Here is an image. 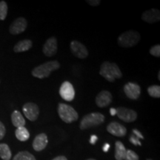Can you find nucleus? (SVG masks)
<instances>
[{"instance_id":"nucleus-14","label":"nucleus","mask_w":160,"mask_h":160,"mask_svg":"<svg viewBox=\"0 0 160 160\" xmlns=\"http://www.w3.org/2000/svg\"><path fill=\"white\" fill-rule=\"evenodd\" d=\"M111 93L108 91H102L96 97V104L99 108L108 107L112 102Z\"/></svg>"},{"instance_id":"nucleus-7","label":"nucleus","mask_w":160,"mask_h":160,"mask_svg":"<svg viewBox=\"0 0 160 160\" xmlns=\"http://www.w3.org/2000/svg\"><path fill=\"white\" fill-rule=\"evenodd\" d=\"M24 115L30 121L34 122L38 119L39 115V108L37 104L33 102L25 103L22 107Z\"/></svg>"},{"instance_id":"nucleus-24","label":"nucleus","mask_w":160,"mask_h":160,"mask_svg":"<svg viewBox=\"0 0 160 160\" xmlns=\"http://www.w3.org/2000/svg\"><path fill=\"white\" fill-rule=\"evenodd\" d=\"M8 8L6 2H0V20L4 21L6 19L8 15Z\"/></svg>"},{"instance_id":"nucleus-11","label":"nucleus","mask_w":160,"mask_h":160,"mask_svg":"<svg viewBox=\"0 0 160 160\" xmlns=\"http://www.w3.org/2000/svg\"><path fill=\"white\" fill-rule=\"evenodd\" d=\"M28 22L25 18L19 17L12 22L10 26L9 31L11 34L17 35L19 33H23L27 28Z\"/></svg>"},{"instance_id":"nucleus-8","label":"nucleus","mask_w":160,"mask_h":160,"mask_svg":"<svg viewBox=\"0 0 160 160\" xmlns=\"http://www.w3.org/2000/svg\"><path fill=\"white\" fill-rule=\"evenodd\" d=\"M59 94L65 101H73L75 97V90L72 84L68 81L64 82L59 88Z\"/></svg>"},{"instance_id":"nucleus-28","label":"nucleus","mask_w":160,"mask_h":160,"mask_svg":"<svg viewBox=\"0 0 160 160\" xmlns=\"http://www.w3.org/2000/svg\"><path fill=\"white\" fill-rule=\"evenodd\" d=\"M6 133V128L4 124L0 121V140H2L5 136Z\"/></svg>"},{"instance_id":"nucleus-5","label":"nucleus","mask_w":160,"mask_h":160,"mask_svg":"<svg viewBox=\"0 0 160 160\" xmlns=\"http://www.w3.org/2000/svg\"><path fill=\"white\" fill-rule=\"evenodd\" d=\"M58 114L63 122L68 124L77 121L79 118L78 113L73 107L64 103L58 105Z\"/></svg>"},{"instance_id":"nucleus-27","label":"nucleus","mask_w":160,"mask_h":160,"mask_svg":"<svg viewBox=\"0 0 160 160\" xmlns=\"http://www.w3.org/2000/svg\"><path fill=\"white\" fill-rule=\"evenodd\" d=\"M129 140H130V142H131L132 144H133L134 145H142L141 142H140L139 138H137L135 135H133V134H131V137H130Z\"/></svg>"},{"instance_id":"nucleus-35","label":"nucleus","mask_w":160,"mask_h":160,"mask_svg":"<svg viewBox=\"0 0 160 160\" xmlns=\"http://www.w3.org/2000/svg\"><path fill=\"white\" fill-rule=\"evenodd\" d=\"M158 79L160 80V72H159V74H158Z\"/></svg>"},{"instance_id":"nucleus-2","label":"nucleus","mask_w":160,"mask_h":160,"mask_svg":"<svg viewBox=\"0 0 160 160\" xmlns=\"http://www.w3.org/2000/svg\"><path fill=\"white\" fill-rule=\"evenodd\" d=\"M60 68V64L57 60L49 61L40 65L33 69L31 73L33 77L38 79H45L48 77L53 71H57Z\"/></svg>"},{"instance_id":"nucleus-37","label":"nucleus","mask_w":160,"mask_h":160,"mask_svg":"<svg viewBox=\"0 0 160 160\" xmlns=\"http://www.w3.org/2000/svg\"><path fill=\"white\" fill-rule=\"evenodd\" d=\"M146 160H153V159H146Z\"/></svg>"},{"instance_id":"nucleus-19","label":"nucleus","mask_w":160,"mask_h":160,"mask_svg":"<svg viewBox=\"0 0 160 160\" xmlns=\"http://www.w3.org/2000/svg\"><path fill=\"white\" fill-rule=\"evenodd\" d=\"M126 150L125 145L120 141L115 142V159L117 160H125L126 155Z\"/></svg>"},{"instance_id":"nucleus-9","label":"nucleus","mask_w":160,"mask_h":160,"mask_svg":"<svg viewBox=\"0 0 160 160\" xmlns=\"http://www.w3.org/2000/svg\"><path fill=\"white\" fill-rule=\"evenodd\" d=\"M124 92L128 98L137 100L141 94V88L137 83L128 82L124 86Z\"/></svg>"},{"instance_id":"nucleus-16","label":"nucleus","mask_w":160,"mask_h":160,"mask_svg":"<svg viewBox=\"0 0 160 160\" xmlns=\"http://www.w3.org/2000/svg\"><path fill=\"white\" fill-rule=\"evenodd\" d=\"M142 19L148 23H155L159 21L160 11L156 8H151L144 12L142 15Z\"/></svg>"},{"instance_id":"nucleus-3","label":"nucleus","mask_w":160,"mask_h":160,"mask_svg":"<svg viewBox=\"0 0 160 160\" xmlns=\"http://www.w3.org/2000/svg\"><path fill=\"white\" fill-rule=\"evenodd\" d=\"M105 116L101 113H91L85 115L79 124V128L81 130H86L91 128L100 125L105 121Z\"/></svg>"},{"instance_id":"nucleus-31","label":"nucleus","mask_w":160,"mask_h":160,"mask_svg":"<svg viewBox=\"0 0 160 160\" xmlns=\"http://www.w3.org/2000/svg\"><path fill=\"white\" fill-rule=\"evenodd\" d=\"M98 140V137L96 135H92L91 137V139H90V143L92 144V145H94V144L97 142Z\"/></svg>"},{"instance_id":"nucleus-22","label":"nucleus","mask_w":160,"mask_h":160,"mask_svg":"<svg viewBox=\"0 0 160 160\" xmlns=\"http://www.w3.org/2000/svg\"><path fill=\"white\" fill-rule=\"evenodd\" d=\"M13 160H37L34 156L28 151H20L15 155Z\"/></svg>"},{"instance_id":"nucleus-18","label":"nucleus","mask_w":160,"mask_h":160,"mask_svg":"<svg viewBox=\"0 0 160 160\" xmlns=\"http://www.w3.org/2000/svg\"><path fill=\"white\" fill-rule=\"evenodd\" d=\"M11 122L16 128L25 127V120L19 111H14L11 114Z\"/></svg>"},{"instance_id":"nucleus-32","label":"nucleus","mask_w":160,"mask_h":160,"mask_svg":"<svg viewBox=\"0 0 160 160\" xmlns=\"http://www.w3.org/2000/svg\"><path fill=\"white\" fill-rule=\"evenodd\" d=\"M110 148H111V145H110L108 143H105V145H103L102 150L104 151V152H108V150L110 149Z\"/></svg>"},{"instance_id":"nucleus-36","label":"nucleus","mask_w":160,"mask_h":160,"mask_svg":"<svg viewBox=\"0 0 160 160\" xmlns=\"http://www.w3.org/2000/svg\"><path fill=\"white\" fill-rule=\"evenodd\" d=\"M86 160H96L95 159H92V158H91V159H86Z\"/></svg>"},{"instance_id":"nucleus-6","label":"nucleus","mask_w":160,"mask_h":160,"mask_svg":"<svg viewBox=\"0 0 160 160\" xmlns=\"http://www.w3.org/2000/svg\"><path fill=\"white\" fill-rule=\"evenodd\" d=\"M117 110V115L119 119L125 122H133L137 119V113L133 110L125 107H119Z\"/></svg>"},{"instance_id":"nucleus-10","label":"nucleus","mask_w":160,"mask_h":160,"mask_svg":"<svg viewBox=\"0 0 160 160\" xmlns=\"http://www.w3.org/2000/svg\"><path fill=\"white\" fill-rule=\"evenodd\" d=\"M71 50L73 54L79 59H85L88 57V51L82 43L73 40L71 42Z\"/></svg>"},{"instance_id":"nucleus-12","label":"nucleus","mask_w":160,"mask_h":160,"mask_svg":"<svg viewBox=\"0 0 160 160\" xmlns=\"http://www.w3.org/2000/svg\"><path fill=\"white\" fill-rule=\"evenodd\" d=\"M57 40L54 37H51L44 44L42 51L46 57H51L57 53Z\"/></svg>"},{"instance_id":"nucleus-4","label":"nucleus","mask_w":160,"mask_h":160,"mask_svg":"<svg viewBox=\"0 0 160 160\" xmlns=\"http://www.w3.org/2000/svg\"><path fill=\"white\" fill-rule=\"evenodd\" d=\"M141 36L135 31H128L124 32L118 38V43L122 48H131L136 46L140 42Z\"/></svg>"},{"instance_id":"nucleus-17","label":"nucleus","mask_w":160,"mask_h":160,"mask_svg":"<svg viewBox=\"0 0 160 160\" xmlns=\"http://www.w3.org/2000/svg\"><path fill=\"white\" fill-rule=\"evenodd\" d=\"M33 42L31 39H24L19 41L13 48L15 53H21V52L28 51L32 48Z\"/></svg>"},{"instance_id":"nucleus-26","label":"nucleus","mask_w":160,"mask_h":160,"mask_svg":"<svg viewBox=\"0 0 160 160\" xmlns=\"http://www.w3.org/2000/svg\"><path fill=\"white\" fill-rule=\"evenodd\" d=\"M149 52L152 56H153V57H160V45L159 44H157V45H155L154 46H153V47L151 48Z\"/></svg>"},{"instance_id":"nucleus-21","label":"nucleus","mask_w":160,"mask_h":160,"mask_svg":"<svg viewBox=\"0 0 160 160\" xmlns=\"http://www.w3.org/2000/svg\"><path fill=\"white\" fill-rule=\"evenodd\" d=\"M12 153L9 146L5 143H0V158L3 160H11Z\"/></svg>"},{"instance_id":"nucleus-25","label":"nucleus","mask_w":160,"mask_h":160,"mask_svg":"<svg viewBox=\"0 0 160 160\" xmlns=\"http://www.w3.org/2000/svg\"><path fill=\"white\" fill-rule=\"evenodd\" d=\"M139 157L137 153L132 150H127L125 160H139Z\"/></svg>"},{"instance_id":"nucleus-20","label":"nucleus","mask_w":160,"mask_h":160,"mask_svg":"<svg viewBox=\"0 0 160 160\" xmlns=\"http://www.w3.org/2000/svg\"><path fill=\"white\" fill-rule=\"evenodd\" d=\"M16 137L21 142H25L30 138V133L28 129L25 127L17 128L15 131Z\"/></svg>"},{"instance_id":"nucleus-23","label":"nucleus","mask_w":160,"mask_h":160,"mask_svg":"<svg viewBox=\"0 0 160 160\" xmlns=\"http://www.w3.org/2000/svg\"><path fill=\"white\" fill-rule=\"evenodd\" d=\"M148 93L149 96L153 98L160 97V86L159 85H151L148 88Z\"/></svg>"},{"instance_id":"nucleus-1","label":"nucleus","mask_w":160,"mask_h":160,"mask_svg":"<svg viewBox=\"0 0 160 160\" xmlns=\"http://www.w3.org/2000/svg\"><path fill=\"white\" fill-rule=\"evenodd\" d=\"M99 74L106 80L113 82L116 79L122 77V73L116 63L104 62L100 68Z\"/></svg>"},{"instance_id":"nucleus-34","label":"nucleus","mask_w":160,"mask_h":160,"mask_svg":"<svg viewBox=\"0 0 160 160\" xmlns=\"http://www.w3.org/2000/svg\"><path fill=\"white\" fill-rule=\"evenodd\" d=\"M110 113H111V116H115L117 115V110L115 108H111V109H110Z\"/></svg>"},{"instance_id":"nucleus-30","label":"nucleus","mask_w":160,"mask_h":160,"mask_svg":"<svg viewBox=\"0 0 160 160\" xmlns=\"http://www.w3.org/2000/svg\"><path fill=\"white\" fill-rule=\"evenodd\" d=\"M132 132H133V134L135 135L137 138H139V139H144V137L142 136V134L141 133V132H140L139 131H138L137 129H133Z\"/></svg>"},{"instance_id":"nucleus-13","label":"nucleus","mask_w":160,"mask_h":160,"mask_svg":"<svg viewBox=\"0 0 160 160\" xmlns=\"http://www.w3.org/2000/svg\"><path fill=\"white\" fill-rule=\"evenodd\" d=\"M107 131L109 133L117 137H125L127 133V129L125 126L117 122H112L107 126Z\"/></svg>"},{"instance_id":"nucleus-15","label":"nucleus","mask_w":160,"mask_h":160,"mask_svg":"<svg viewBox=\"0 0 160 160\" xmlns=\"http://www.w3.org/2000/svg\"><path fill=\"white\" fill-rule=\"evenodd\" d=\"M48 143V139L47 135L45 133H42L37 135V137L33 139V148L36 151H42L47 147Z\"/></svg>"},{"instance_id":"nucleus-29","label":"nucleus","mask_w":160,"mask_h":160,"mask_svg":"<svg viewBox=\"0 0 160 160\" xmlns=\"http://www.w3.org/2000/svg\"><path fill=\"white\" fill-rule=\"evenodd\" d=\"M86 2L91 6H98L100 5L101 1L100 0H87Z\"/></svg>"},{"instance_id":"nucleus-33","label":"nucleus","mask_w":160,"mask_h":160,"mask_svg":"<svg viewBox=\"0 0 160 160\" xmlns=\"http://www.w3.org/2000/svg\"><path fill=\"white\" fill-rule=\"evenodd\" d=\"M52 160H68V159L65 156H59V157H55L54 159H53Z\"/></svg>"}]
</instances>
